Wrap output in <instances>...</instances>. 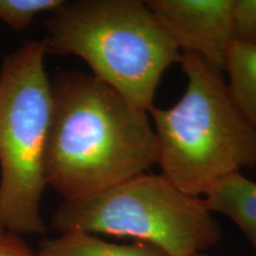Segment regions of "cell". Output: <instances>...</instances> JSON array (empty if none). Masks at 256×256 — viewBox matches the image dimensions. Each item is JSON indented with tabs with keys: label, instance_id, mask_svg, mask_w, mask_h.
I'll return each mask as SVG.
<instances>
[{
	"label": "cell",
	"instance_id": "cell-11",
	"mask_svg": "<svg viewBox=\"0 0 256 256\" xmlns=\"http://www.w3.org/2000/svg\"><path fill=\"white\" fill-rule=\"evenodd\" d=\"M235 40L256 46V0H234Z\"/></svg>",
	"mask_w": 256,
	"mask_h": 256
},
{
	"label": "cell",
	"instance_id": "cell-12",
	"mask_svg": "<svg viewBox=\"0 0 256 256\" xmlns=\"http://www.w3.org/2000/svg\"><path fill=\"white\" fill-rule=\"evenodd\" d=\"M0 256H37L18 235L5 232L0 236Z\"/></svg>",
	"mask_w": 256,
	"mask_h": 256
},
{
	"label": "cell",
	"instance_id": "cell-5",
	"mask_svg": "<svg viewBox=\"0 0 256 256\" xmlns=\"http://www.w3.org/2000/svg\"><path fill=\"white\" fill-rule=\"evenodd\" d=\"M51 224L60 234L134 238L168 256L200 254L222 236L203 198L184 194L162 174H138L82 200H63Z\"/></svg>",
	"mask_w": 256,
	"mask_h": 256
},
{
	"label": "cell",
	"instance_id": "cell-6",
	"mask_svg": "<svg viewBox=\"0 0 256 256\" xmlns=\"http://www.w3.org/2000/svg\"><path fill=\"white\" fill-rule=\"evenodd\" d=\"M146 4L180 51L223 72L235 42L234 0H148Z\"/></svg>",
	"mask_w": 256,
	"mask_h": 256
},
{
	"label": "cell",
	"instance_id": "cell-13",
	"mask_svg": "<svg viewBox=\"0 0 256 256\" xmlns=\"http://www.w3.org/2000/svg\"><path fill=\"white\" fill-rule=\"evenodd\" d=\"M191 256H209V255L204 254V252H200V254H194V255H191Z\"/></svg>",
	"mask_w": 256,
	"mask_h": 256
},
{
	"label": "cell",
	"instance_id": "cell-1",
	"mask_svg": "<svg viewBox=\"0 0 256 256\" xmlns=\"http://www.w3.org/2000/svg\"><path fill=\"white\" fill-rule=\"evenodd\" d=\"M51 86L46 179L64 200L89 197L156 164L158 140L146 112L88 74L62 72Z\"/></svg>",
	"mask_w": 256,
	"mask_h": 256
},
{
	"label": "cell",
	"instance_id": "cell-9",
	"mask_svg": "<svg viewBox=\"0 0 256 256\" xmlns=\"http://www.w3.org/2000/svg\"><path fill=\"white\" fill-rule=\"evenodd\" d=\"M224 70L228 72L226 82L234 101L256 128V46L234 42Z\"/></svg>",
	"mask_w": 256,
	"mask_h": 256
},
{
	"label": "cell",
	"instance_id": "cell-7",
	"mask_svg": "<svg viewBox=\"0 0 256 256\" xmlns=\"http://www.w3.org/2000/svg\"><path fill=\"white\" fill-rule=\"evenodd\" d=\"M211 212H220L232 220L254 248L256 254V183L241 172L224 176L211 184L203 194Z\"/></svg>",
	"mask_w": 256,
	"mask_h": 256
},
{
	"label": "cell",
	"instance_id": "cell-8",
	"mask_svg": "<svg viewBox=\"0 0 256 256\" xmlns=\"http://www.w3.org/2000/svg\"><path fill=\"white\" fill-rule=\"evenodd\" d=\"M36 252L37 256H168L150 243L138 241L132 244H118L80 230L44 240Z\"/></svg>",
	"mask_w": 256,
	"mask_h": 256
},
{
	"label": "cell",
	"instance_id": "cell-4",
	"mask_svg": "<svg viewBox=\"0 0 256 256\" xmlns=\"http://www.w3.org/2000/svg\"><path fill=\"white\" fill-rule=\"evenodd\" d=\"M48 52L46 40L25 42L0 68V226L14 235L46 232L40 203L52 113Z\"/></svg>",
	"mask_w": 256,
	"mask_h": 256
},
{
	"label": "cell",
	"instance_id": "cell-3",
	"mask_svg": "<svg viewBox=\"0 0 256 256\" xmlns=\"http://www.w3.org/2000/svg\"><path fill=\"white\" fill-rule=\"evenodd\" d=\"M184 95L170 108L148 112L158 140L162 176L200 197L211 184L241 168H256V128L234 101L222 70L182 52Z\"/></svg>",
	"mask_w": 256,
	"mask_h": 256
},
{
	"label": "cell",
	"instance_id": "cell-2",
	"mask_svg": "<svg viewBox=\"0 0 256 256\" xmlns=\"http://www.w3.org/2000/svg\"><path fill=\"white\" fill-rule=\"evenodd\" d=\"M48 51L84 60L94 78L148 113L182 51L142 0L63 2L46 22Z\"/></svg>",
	"mask_w": 256,
	"mask_h": 256
},
{
	"label": "cell",
	"instance_id": "cell-10",
	"mask_svg": "<svg viewBox=\"0 0 256 256\" xmlns=\"http://www.w3.org/2000/svg\"><path fill=\"white\" fill-rule=\"evenodd\" d=\"M63 0H0V20L20 31L30 26L38 14L54 12Z\"/></svg>",
	"mask_w": 256,
	"mask_h": 256
},
{
	"label": "cell",
	"instance_id": "cell-14",
	"mask_svg": "<svg viewBox=\"0 0 256 256\" xmlns=\"http://www.w3.org/2000/svg\"><path fill=\"white\" fill-rule=\"evenodd\" d=\"M6 232H5V230L4 229H2V226H0V236H2V235H4V234H5Z\"/></svg>",
	"mask_w": 256,
	"mask_h": 256
}]
</instances>
